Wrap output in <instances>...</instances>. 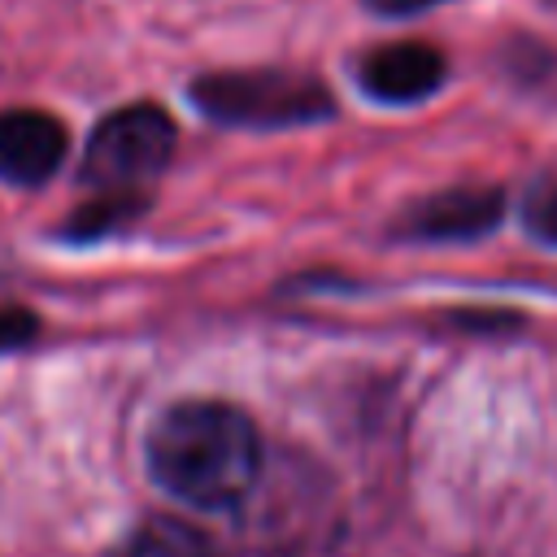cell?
Listing matches in <instances>:
<instances>
[{
  "mask_svg": "<svg viewBox=\"0 0 557 557\" xmlns=\"http://www.w3.org/2000/svg\"><path fill=\"white\" fill-rule=\"evenodd\" d=\"M174 139L178 135H174V122L165 109L126 104L91 131L87 157H83V183H91L104 196L135 191L139 183H148L152 174H161L170 165Z\"/></svg>",
  "mask_w": 557,
  "mask_h": 557,
  "instance_id": "3957f363",
  "label": "cell"
},
{
  "mask_svg": "<svg viewBox=\"0 0 557 557\" xmlns=\"http://www.w3.org/2000/svg\"><path fill=\"white\" fill-rule=\"evenodd\" d=\"M135 209H139V200H135L131 191H113V196H104L100 205L83 209V213L70 222V235H100V231H113V226L126 222Z\"/></svg>",
  "mask_w": 557,
  "mask_h": 557,
  "instance_id": "ba28073f",
  "label": "cell"
},
{
  "mask_svg": "<svg viewBox=\"0 0 557 557\" xmlns=\"http://www.w3.org/2000/svg\"><path fill=\"white\" fill-rule=\"evenodd\" d=\"M117 557H218V548L178 518H148L126 535Z\"/></svg>",
  "mask_w": 557,
  "mask_h": 557,
  "instance_id": "52a82bcc",
  "label": "cell"
},
{
  "mask_svg": "<svg viewBox=\"0 0 557 557\" xmlns=\"http://www.w3.org/2000/svg\"><path fill=\"white\" fill-rule=\"evenodd\" d=\"M191 100L222 126H300L331 113V96L318 78L283 70L205 74L196 78Z\"/></svg>",
  "mask_w": 557,
  "mask_h": 557,
  "instance_id": "7a4b0ae2",
  "label": "cell"
},
{
  "mask_svg": "<svg viewBox=\"0 0 557 557\" xmlns=\"http://www.w3.org/2000/svg\"><path fill=\"white\" fill-rule=\"evenodd\" d=\"M500 218V191L492 187H457L422 200L409 213V231L422 239H466L479 231H492Z\"/></svg>",
  "mask_w": 557,
  "mask_h": 557,
  "instance_id": "8992f818",
  "label": "cell"
},
{
  "mask_svg": "<svg viewBox=\"0 0 557 557\" xmlns=\"http://www.w3.org/2000/svg\"><path fill=\"white\" fill-rule=\"evenodd\" d=\"M148 470L170 496L196 509H231L257 483L261 444L235 405L183 400L152 422Z\"/></svg>",
  "mask_w": 557,
  "mask_h": 557,
  "instance_id": "6da1fadb",
  "label": "cell"
},
{
  "mask_svg": "<svg viewBox=\"0 0 557 557\" xmlns=\"http://www.w3.org/2000/svg\"><path fill=\"white\" fill-rule=\"evenodd\" d=\"M357 78L366 96L387 100V104H409L440 87L444 57L431 44H387V48H374L357 65Z\"/></svg>",
  "mask_w": 557,
  "mask_h": 557,
  "instance_id": "5b68a950",
  "label": "cell"
},
{
  "mask_svg": "<svg viewBox=\"0 0 557 557\" xmlns=\"http://www.w3.org/2000/svg\"><path fill=\"white\" fill-rule=\"evenodd\" d=\"M374 13H387V17H405V13H418V9H431L440 0H366Z\"/></svg>",
  "mask_w": 557,
  "mask_h": 557,
  "instance_id": "8fae6325",
  "label": "cell"
},
{
  "mask_svg": "<svg viewBox=\"0 0 557 557\" xmlns=\"http://www.w3.org/2000/svg\"><path fill=\"white\" fill-rule=\"evenodd\" d=\"M30 335H35V313L30 309H17V305H4L0 309V352L22 348Z\"/></svg>",
  "mask_w": 557,
  "mask_h": 557,
  "instance_id": "30bf717a",
  "label": "cell"
},
{
  "mask_svg": "<svg viewBox=\"0 0 557 557\" xmlns=\"http://www.w3.org/2000/svg\"><path fill=\"white\" fill-rule=\"evenodd\" d=\"M65 126L44 109L0 113V178L17 187H39L65 157Z\"/></svg>",
  "mask_w": 557,
  "mask_h": 557,
  "instance_id": "277c9868",
  "label": "cell"
},
{
  "mask_svg": "<svg viewBox=\"0 0 557 557\" xmlns=\"http://www.w3.org/2000/svg\"><path fill=\"white\" fill-rule=\"evenodd\" d=\"M522 213H527V226H531L540 239H557V178L535 183Z\"/></svg>",
  "mask_w": 557,
  "mask_h": 557,
  "instance_id": "9c48e42d",
  "label": "cell"
}]
</instances>
